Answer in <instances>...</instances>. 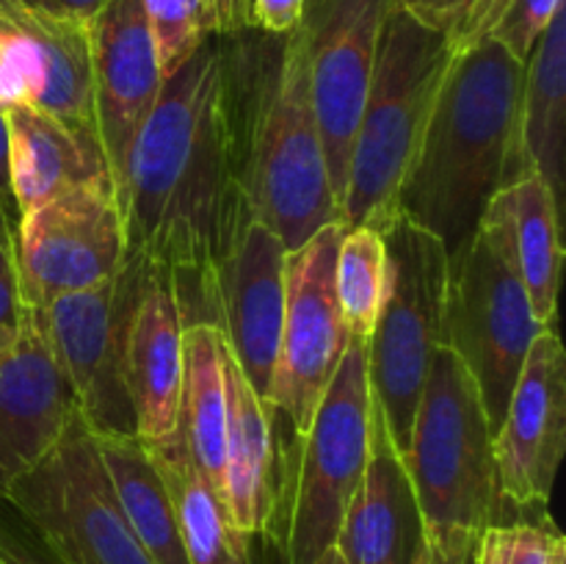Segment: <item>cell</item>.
Wrapping results in <instances>:
<instances>
[{"instance_id":"23","label":"cell","mask_w":566,"mask_h":564,"mask_svg":"<svg viewBox=\"0 0 566 564\" xmlns=\"http://www.w3.org/2000/svg\"><path fill=\"white\" fill-rule=\"evenodd\" d=\"M484 216L497 221L536 321L556 326L562 288V205L536 171L517 177L492 197Z\"/></svg>"},{"instance_id":"18","label":"cell","mask_w":566,"mask_h":564,"mask_svg":"<svg viewBox=\"0 0 566 564\" xmlns=\"http://www.w3.org/2000/svg\"><path fill=\"white\" fill-rule=\"evenodd\" d=\"M72 415L75 401L50 352L42 315L22 307L14 346L0 359V498L48 457Z\"/></svg>"},{"instance_id":"21","label":"cell","mask_w":566,"mask_h":564,"mask_svg":"<svg viewBox=\"0 0 566 564\" xmlns=\"http://www.w3.org/2000/svg\"><path fill=\"white\" fill-rule=\"evenodd\" d=\"M224 385L227 431L219 501L232 529L254 540L260 534H269L276 509L271 409L252 390L227 343Z\"/></svg>"},{"instance_id":"29","label":"cell","mask_w":566,"mask_h":564,"mask_svg":"<svg viewBox=\"0 0 566 564\" xmlns=\"http://www.w3.org/2000/svg\"><path fill=\"white\" fill-rule=\"evenodd\" d=\"M160 75L169 77L213 31L210 0H142Z\"/></svg>"},{"instance_id":"43","label":"cell","mask_w":566,"mask_h":564,"mask_svg":"<svg viewBox=\"0 0 566 564\" xmlns=\"http://www.w3.org/2000/svg\"><path fill=\"white\" fill-rule=\"evenodd\" d=\"M0 564H3V562H0Z\"/></svg>"},{"instance_id":"4","label":"cell","mask_w":566,"mask_h":564,"mask_svg":"<svg viewBox=\"0 0 566 564\" xmlns=\"http://www.w3.org/2000/svg\"><path fill=\"white\" fill-rule=\"evenodd\" d=\"M484 404L462 359L442 346L426 376L401 453L434 564H470L479 536L503 506Z\"/></svg>"},{"instance_id":"12","label":"cell","mask_w":566,"mask_h":564,"mask_svg":"<svg viewBox=\"0 0 566 564\" xmlns=\"http://www.w3.org/2000/svg\"><path fill=\"white\" fill-rule=\"evenodd\" d=\"M343 232L346 224L332 221L287 252L285 260V315L269 409L285 415L298 437L307 435L315 407L352 341L335 291V258Z\"/></svg>"},{"instance_id":"40","label":"cell","mask_w":566,"mask_h":564,"mask_svg":"<svg viewBox=\"0 0 566 564\" xmlns=\"http://www.w3.org/2000/svg\"><path fill=\"white\" fill-rule=\"evenodd\" d=\"M313 564H346V558L340 556V551H337V547H329V551L321 553Z\"/></svg>"},{"instance_id":"26","label":"cell","mask_w":566,"mask_h":564,"mask_svg":"<svg viewBox=\"0 0 566 564\" xmlns=\"http://www.w3.org/2000/svg\"><path fill=\"white\" fill-rule=\"evenodd\" d=\"M99 459L114 484L116 501L155 564H188L175 501L149 448L136 435L94 437Z\"/></svg>"},{"instance_id":"41","label":"cell","mask_w":566,"mask_h":564,"mask_svg":"<svg viewBox=\"0 0 566 564\" xmlns=\"http://www.w3.org/2000/svg\"><path fill=\"white\" fill-rule=\"evenodd\" d=\"M415 564H434V558L429 556V551H423V553H420L418 562H415Z\"/></svg>"},{"instance_id":"8","label":"cell","mask_w":566,"mask_h":564,"mask_svg":"<svg viewBox=\"0 0 566 564\" xmlns=\"http://www.w3.org/2000/svg\"><path fill=\"white\" fill-rule=\"evenodd\" d=\"M3 498L64 564H155L133 534L94 435L77 412L48 457Z\"/></svg>"},{"instance_id":"27","label":"cell","mask_w":566,"mask_h":564,"mask_svg":"<svg viewBox=\"0 0 566 564\" xmlns=\"http://www.w3.org/2000/svg\"><path fill=\"white\" fill-rule=\"evenodd\" d=\"M155 468L164 476L180 523L188 564H254L252 536L232 529L216 492L191 464L180 431L158 446H147Z\"/></svg>"},{"instance_id":"35","label":"cell","mask_w":566,"mask_h":564,"mask_svg":"<svg viewBox=\"0 0 566 564\" xmlns=\"http://www.w3.org/2000/svg\"><path fill=\"white\" fill-rule=\"evenodd\" d=\"M307 0H249V20L252 28L274 36H285L302 20Z\"/></svg>"},{"instance_id":"31","label":"cell","mask_w":566,"mask_h":564,"mask_svg":"<svg viewBox=\"0 0 566 564\" xmlns=\"http://www.w3.org/2000/svg\"><path fill=\"white\" fill-rule=\"evenodd\" d=\"M566 542L556 529L536 523H495L479 536L470 564H558Z\"/></svg>"},{"instance_id":"24","label":"cell","mask_w":566,"mask_h":564,"mask_svg":"<svg viewBox=\"0 0 566 564\" xmlns=\"http://www.w3.org/2000/svg\"><path fill=\"white\" fill-rule=\"evenodd\" d=\"M566 133V6L556 11L525 61L520 97V153L525 166L564 197Z\"/></svg>"},{"instance_id":"32","label":"cell","mask_w":566,"mask_h":564,"mask_svg":"<svg viewBox=\"0 0 566 564\" xmlns=\"http://www.w3.org/2000/svg\"><path fill=\"white\" fill-rule=\"evenodd\" d=\"M566 6V0H509L506 11L497 25L492 28L490 39L501 42L517 61H528L536 39L542 36L556 11Z\"/></svg>"},{"instance_id":"28","label":"cell","mask_w":566,"mask_h":564,"mask_svg":"<svg viewBox=\"0 0 566 564\" xmlns=\"http://www.w3.org/2000/svg\"><path fill=\"white\" fill-rule=\"evenodd\" d=\"M335 291L348 335L368 341L387 296V247L374 227H346L335 258Z\"/></svg>"},{"instance_id":"6","label":"cell","mask_w":566,"mask_h":564,"mask_svg":"<svg viewBox=\"0 0 566 564\" xmlns=\"http://www.w3.org/2000/svg\"><path fill=\"white\" fill-rule=\"evenodd\" d=\"M379 232L387 247V296L365 354L370 396L403 453L426 376L446 346L448 252L440 238L403 216Z\"/></svg>"},{"instance_id":"2","label":"cell","mask_w":566,"mask_h":564,"mask_svg":"<svg viewBox=\"0 0 566 564\" xmlns=\"http://www.w3.org/2000/svg\"><path fill=\"white\" fill-rule=\"evenodd\" d=\"M224 55L238 182L249 210L285 243L302 247L340 221L329 182L302 39L243 28L216 33Z\"/></svg>"},{"instance_id":"16","label":"cell","mask_w":566,"mask_h":564,"mask_svg":"<svg viewBox=\"0 0 566 564\" xmlns=\"http://www.w3.org/2000/svg\"><path fill=\"white\" fill-rule=\"evenodd\" d=\"M566 446V357L556 326L531 343L495 448L501 495L517 509L547 506Z\"/></svg>"},{"instance_id":"36","label":"cell","mask_w":566,"mask_h":564,"mask_svg":"<svg viewBox=\"0 0 566 564\" xmlns=\"http://www.w3.org/2000/svg\"><path fill=\"white\" fill-rule=\"evenodd\" d=\"M216 33H235L252 28L249 20V0H210Z\"/></svg>"},{"instance_id":"34","label":"cell","mask_w":566,"mask_h":564,"mask_svg":"<svg viewBox=\"0 0 566 564\" xmlns=\"http://www.w3.org/2000/svg\"><path fill=\"white\" fill-rule=\"evenodd\" d=\"M22 315L20 285H17V227L0 208V326L17 330Z\"/></svg>"},{"instance_id":"11","label":"cell","mask_w":566,"mask_h":564,"mask_svg":"<svg viewBox=\"0 0 566 564\" xmlns=\"http://www.w3.org/2000/svg\"><path fill=\"white\" fill-rule=\"evenodd\" d=\"M125 260V213L111 171L17 221V285L28 310L103 285Z\"/></svg>"},{"instance_id":"42","label":"cell","mask_w":566,"mask_h":564,"mask_svg":"<svg viewBox=\"0 0 566 564\" xmlns=\"http://www.w3.org/2000/svg\"><path fill=\"white\" fill-rule=\"evenodd\" d=\"M558 564H566V558H564V562H558Z\"/></svg>"},{"instance_id":"15","label":"cell","mask_w":566,"mask_h":564,"mask_svg":"<svg viewBox=\"0 0 566 564\" xmlns=\"http://www.w3.org/2000/svg\"><path fill=\"white\" fill-rule=\"evenodd\" d=\"M285 243L247 208L213 269V326L265 407L285 315Z\"/></svg>"},{"instance_id":"37","label":"cell","mask_w":566,"mask_h":564,"mask_svg":"<svg viewBox=\"0 0 566 564\" xmlns=\"http://www.w3.org/2000/svg\"><path fill=\"white\" fill-rule=\"evenodd\" d=\"M0 208L6 210V216L11 219V224L17 227L20 213H17L14 194H11V177H9V127H6V111L0 105Z\"/></svg>"},{"instance_id":"10","label":"cell","mask_w":566,"mask_h":564,"mask_svg":"<svg viewBox=\"0 0 566 564\" xmlns=\"http://www.w3.org/2000/svg\"><path fill=\"white\" fill-rule=\"evenodd\" d=\"M147 280L149 265L127 254L125 265L103 285L61 296L39 310L75 412L94 437L136 435L125 346L133 307Z\"/></svg>"},{"instance_id":"3","label":"cell","mask_w":566,"mask_h":564,"mask_svg":"<svg viewBox=\"0 0 566 564\" xmlns=\"http://www.w3.org/2000/svg\"><path fill=\"white\" fill-rule=\"evenodd\" d=\"M525 64L495 39L459 50L398 191V216L437 236L448 258L468 247L486 205L528 175L520 153Z\"/></svg>"},{"instance_id":"30","label":"cell","mask_w":566,"mask_h":564,"mask_svg":"<svg viewBox=\"0 0 566 564\" xmlns=\"http://www.w3.org/2000/svg\"><path fill=\"white\" fill-rule=\"evenodd\" d=\"M390 6L446 36L459 53L490 36L509 0H390Z\"/></svg>"},{"instance_id":"39","label":"cell","mask_w":566,"mask_h":564,"mask_svg":"<svg viewBox=\"0 0 566 564\" xmlns=\"http://www.w3.org/2000/svg\"><path fill=\"white\" fill-rule=\"evenodd\" d=\"M14 337H17V330H11V326H0V359L11 352V346H14Z\"/></svg>"},{"instance_id":"17","label":"cell","mask_w":566,"mask_h":564,"mask_svg":"<svg viewBox=\"0 0 566 564\" xmlns=\"http://www.w3.org/2000/svg\"><path fill=\"white\" fill-rule=\"evenodd\" d=\"M86 33L99 147L119 182L127 149L158 100L164 75L142 0H105L86 22Z\"/></svg>"},{"instance_id":"25","label":"cell","mask_w":566,"mask_h":564,"mask_svg":"<svg viewBox=\"0 0 566 564\" xmlns=\"http://www.w3.org/2000/svg\"><path fill=\"white\" fill-rule=\"evenodd\" d=\"M191 464L205 484L221 495L227 431L224 337L213 324L182 330V393L177 420Z\"/></svg>"},{"instance_id":"1","label":"cell","mask_w":566,"mask_h":564,"mask_svg":"<svg viewBox=\"0 0 566 564\" xmlns=\"http://www.w3.org/2000/svg\"><path fill=\"white\" fill-rule=\"evenodd\" d=\"M127 254L169 280L182 326L213 324V269L249 208L238 182L221 42L210 33L138 127L119 182Z\"/></svg>"},{"instance_id":"19","label":"cell","mask_w":566,"mask_h":564,"mask_svg":"<svg viewBox=\"0 0 566 564\" xmlns=\"http://www.w3.org/2000/svg\"><path fill=\"white\" fill-rule=\"evenodd\" d=\"M335 547L346 564H415L426 551L412 479L376 401L370 409L368 462L343 514Z\"/></svg>"},{"instance_id":"20","label":"cell","mask_w":566,"mask_h":564,"mask_svg":"<svg viewBox=\"0 0 566 564\" xmlns=\"http://www.w3.org/2000/svg\"><path fill=\"white\" fill-rule=\"evenodd\" d=\"M182 318L169 280L149 269L133 307L125 346V382L136 437L144 446L166 442L177 431L182 393Z\"/></svg>"},{"instance_id":"22","label":"cell","mask_w":566,"mask_h":564,"mask_svg":"<svg viewBox=\"0 0 566 564\" xmlns=\"http://www.w3.org/2000/svg\"><path fill=\"white\" fill-rule=\"evenodd\" d=\"M9 127V177L20 219L50 199L108 171L99 144L31 105H3Z\"/></svg>"},{"instance_id":"14","label":"cell","mask_w":566,"mask_h":564,"mask_svg":"<svg viewBox=\"0 0 566 564\" xmlns=\"http://www.w3.org/2000/svg\"><path fill=\"white\" fill-rule=\"evenodd\" d=\"M0 105H31L99 144L86 22L0 0Z\"/></svg>"},{"instance_id":"38","label":"cell","mask_w":566,"mask_h":564,"mask_svg":"<svg viewBox=\"0 0 566 564\" xmlns=\"http://www.w3.org/2000/svg\"><path fill=\"white\" fill-rule=\"evenodd\" d=\"M25 3L50 11V14L66 17V20L88 22L99 9H103L105 0H25Z\"/></svg>"},{"instance_id":"7","label":"cell","mask_w":566,"mask_h":564,"mask_svg":"<svg viewBox=\"0 0 566 564\" xmlns=\"http://www.w3.org/2000/svg\"><path fill=\"white\" fill-rule=\"evenodd\" d=\"M542 326L495 219L484 216L468 247L448 258L446 346L479 387L486 424L497 435L514 382Z\"/></svg>"},{"instance_id":"13","label":"cell","mask_w":566,"mask_h":564,"mask_svg":"<svg viewBox=\"0 0 566 564\" xmlns=\"http://www.w3.org/2000/svg\"><path fill=\"white\" fill-rule=\"evenodd\" d=\"M387 11L390 0H307L296 25L337 205Z\"/></svg>"},{"instance_id":"9","label":"cell","mask_w":566,"mask_h":564,"mask_svg":"<svg viewBox=\"0 0 566 564\" xmlns=\"http://www.w3.org/2000/svg\"><path fill=\"white\" fill-rule=\"evenodd\" d=\"M370 409L365 341L352 337L302 437V468L282 542L285 564H313L335 547L343 514L368 462Z\"/></svg>"},{"instance_id":"5","label":"cell","mask_w":566,"mask_h":564,"mask_svg":"<svg viewBox=\"0 0 566 564\" xmlns=\"http://www.w3.org/2000/svg\"><path fill=\"white\" fill-rule=\"evenodd\" d=\"M457 50L415 17L392 9L376 48L368 97L354 133L340 221L385 230Z\"/></svg>"},{"instance_id":"33","label":"cell","mask_w":566,"mask_h":564,"mask_svg":"<svg viewBox=\"0 0 566 564\" xmlns=\"http://www.w3.org/2000/svg\"><path fill=\"white\" fill-rule=\"evenodd\" d=\"M0 562L3 564H64L39 531L0 498Z\"/></svg>"}]
</instances>
